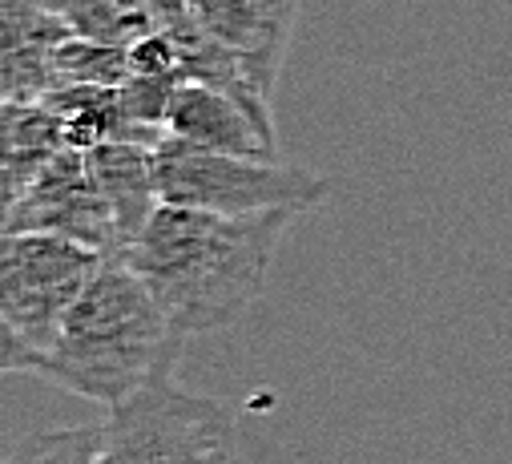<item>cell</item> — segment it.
Returning a JSON list of instances; mask_svg holds the SVG:
<instances>
[{"label": "cell", "instance_id": "obj_8", "mask_svg": "<svg viewBox=\"0 0 512 464\" xmlns=\"http://www.w3.org/2000/svg\"><path fill=\"white\" fill-rule=\"evenodd\" d=\"M303 0H190V21L230 49L250 81L267 97H275L279 73L291 53L295 37V17Z\"/></svg>", "mask_w": 512, "mask_h": 464}, {"label": "cell", "instance_id": "obj_1", "mask_svg": "<svg viewBox=\"0 0 512 464\" xmlns=\"http://www.w3.org/2000/svg\"><path fill=\"white\" fill-rule=\"evenodd\" d=\"M295 210L226 218L162 202L121 259L154 291L178 335H206L238 323L263 295L275 251Z\"/></svg>", "mask_w": 512, "mask_h": 464}, {"label": "cell", "instance_id": "obj_4", "mask_svg": "<svg viewBox=\"0 0 512 464\" xmlns=\"http://www.w3.org/2000/svg\"><path fill=\"white\" fill-rule=\"evenodd\" d=\"M101 464H242L238 424L222 400L158 376L101 420Z\"/></svg>", "mask_w": 512, "mask_h": 464}, {"label": "cell", "instance_id": "obj_15", "mask_svg": "<svg viewBox=\"0 0 512 464\" xmlns=\"http://www.w3.org/2000/svg\"><path fill=\"white\" fill-rule=\"evenodd\" d=\"M37 5H41L45 13H53V17H65V13L77 5V0H37Z\"/></svg>", "mask_w": 512, "mask_h": 464}, {"label": "cell", "instance_id": "obj_3", "mask_svg": "<svg viewBox=\"0 0 512 464\" xmlns=\"http://www.w3.org/2000/svg\"><path fill=\"white\" fill-rule=\"evenodd\" d=\"M109 259L85 243L45 230L5 235L0 243V364L37 376L45 356Z\"/></svg>", "mask_w": 512, "mask_h": 464}, {"label": "cell", "instance_id": "obj_13", "mask_svg": "<svg viewBox=\"0 0 512 464\" xmlns=\"http://www.w3.org/2000/svg\"><path fill=\"white\" fill-rule=\"evenodd\" d=\"M5 464H101V420L33 432L5 456Z\"/></svg>", "mask_w": 512, "mask_h": 464}, {"label": "cell", "instance_id": "obj_7", "mask_svg": "<svg viewBox=\"0 0 512 464\" xmlns=\"http://www.w3.org/2000/svg\"><path fill=\"white\" fill-rule=\"evenodd\" d=\"M166 134L214 154L238 158H279L271 122V101L226 93L202 81H182L166 118Z\"/></svg>", "mask_w": 512, "mask_h": 464}, {"label": "cell", "instance_id": "obj_9", "mask_svg": "<svg viewBox=\"0 0 512 464\" xmlns=\"http://www.w3.org/2000/svg\"><path fill=\"white\" fill-rule=\"evenodd\" d=\"M158 146L150 142H101L93 150H85L89 174L101 186L121 243L130 251V243L142 235V226L150 222V214L162 206V190H158ZM121 251V255H125Z\"/></svg>", "mask_w": 512, "mask_h": 464}, {"label": "cell", "instance_id": "obj_6", "mask_svg": "<svg viewBox=\"0 0 512 464\" xmlns=\"http://www.w3.org/2000/svg\"><path fill=\"white\" fill-rule=\"evenodd\" d=\"M25 230H45V235H65L101 251L105 259H121L125 243L117 218L89 174L85 150H61L29 190L5 206V235H25Z\"/></svg>", "mask_w": 512, "mask_h": 464}, {"label": "cell", "instance_id": "obj_10", "mask_svg": "<svg viewBox=\"0 0 512 464\" xmlns=\"http://www.w3.org/2000/svg\"><path fill=\"white\" fill-rule=\"evenodd\" d=\"M69 150L61 118L45 101H9L5 105V206L17 202L29 182Z\"/></svg>", "mask_w": 512, "mask_h": 464}, {"label": "cell", "instance_id": "obj_12", "mask_svg": "<svg viewBox=\"0 0 512 464\" xmlns=\"http://www.w3.org/2000/svg\"><path fill=\"white\" fill-rule=\"evenodd\" d=\"M57 65V89H73V85H109L121 89L130 77V49H113V45H97L85 37H69L57 45L53 53Z\"/></svg>", "mask_w": 512, "mask_h": 464}, {"label": "cell", "instance_id": "obj_14", "mask_svg": "<svg viewBox=\"0 0 512 464\" xmlns=\"http://www.w3.org/2000/svg\"><path fill=\"white\" fill-rule=\"evenodd\" d=\"M150 5L158 9V17H162L166 29H178V25L190 21V0H150Z\"/></svg>", "mask_w": 512, "mask_h": 464}, {"label": "cell", "instance_id": "obj_5", "mask_svg": "<svg viewBox=\"0 0 512 464\" xmlns=\"http://www.w3.org/2000/svg\"><path fill=\"white\" fill-rule=\"evenodd\" d=\"M158 190L170 206L210 210L226 218L271 214V210H315L327 198V178L287 166L279 158H238L198 150L178 138L158 142Z\"/></svg>", "mask_w": 512, "mask_h": 464}, {"label": "cell", "instance_id": "obj_11", "mask_svg": "<svg viewBox=\"0 0 512 464\" xmlns=\"http://www.w3.org/2000/svg\"><path fill=\"white\" fill-rule=\"evenodd\" d=\"M65 25L73 29V37L113 49H134L150 33L166 29L150 0H77L65 13Z\"/></svg>", "mask_w": 512, "mask_h": 464}, {"label": "cell", "instance_id": "obj_2", "mask_svg": "<svg viewBox=\"0 0 512 464\" xmlns=\"http://www.w3.org/2000/svg\"><path fill=\"white\" fill-rule=\"evenodd\" d=\"M186 335L174 331L142 275L109 259L69 311L41 380L101 408H117L158 376H174Z\"/></svg>", "mask_w": 512, "mask_h": 464}]
</instances>
